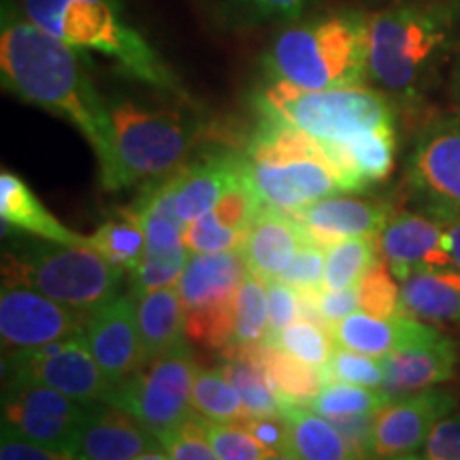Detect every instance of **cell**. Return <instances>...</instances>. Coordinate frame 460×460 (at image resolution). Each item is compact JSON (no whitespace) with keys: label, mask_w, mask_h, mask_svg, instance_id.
I'll return each instance as SVG.
<instances>
[{"label":"cell","mask_w":460,"mask_h":460,"mask_svg":"<svg viewBox=\"0 0 460 460\" xmlns=\"http://www.w3.org/2000/svg\"><path fill=\"white\" fill-rule=\"evenodd\" d=\"M0 17V75L4 88L31 105L68 119L96 154L102 188L118 192L113 119L107 101L92 82L82 49L39 28L13 0H4Z\"/></svg>","instance_id":"1"},{"label":"cell","mask_w":460,"mask_h":460,"mask_svg":"<svg viewBox=\"0 0 460 460\" xmlns=\"http://www.w3.org/2000/svg\"><path fill=\"white\" fill-rule=\"evenodd\" d=\"M269 82L298 90L365 85L369 77V15L332 11L286 28L262 58Z\"/></svg>","instance_id":"2"},{"label":"cell","mask_w":460,"mask_h":460,"mask_svg":"<svg viewBox=\"0 0 460 460\" xmlns=\"http://www.w3.org/2000/svg\"><path fill=\"white\" fill-rule=\"evenodd\" d=\"M460 26V4L450 0L401 3L369 15V79L396 96L427 88Z\"/></svg>","instance_id":"3"},{"label":"cell","mask_w":460,"mask_h":460,"mask_svg":"<svg viewBox=\"0 0 460 460\" xmlns=\"http://www.w3.org/2000/svg\"><path fill=\"white\" fill-rule=\"evenodd\" d=\"M243 156L247 181L264 207L296 214L343 194L341 177L324 146L295 126L261 115Z\"/></svg>","instance_id":"4"},{"label":"cell","mask_w":460,"mask_h":460,"mask_svg":"<svg viewBox=\"0 0 460 460\" xmlns=\"http://www.w3.org/2000/svg\"><path fill=\"white\" fill-rule=\"evenodd\" d=\"M22 11L45 32L71 45L113 58L130 77L181 94L175 73L124 17L118 0H22Z\"/></svg>","instance_id":"5"},{"label":"cell","mask_w":460,"mask_h":460,"mask_svg":"<svg viewBox=\"0 0 460 460\" xmlns=\"http://www.w3.org/2000/svg\"><path fill=\"white\" fill-rule=\"evenodd\" d=\"M124 273L94 247L39 237L13 245L3 261V284L28 286L85 314L119 296Z\"/></svg>","instance_id":"6"},{"label":"cell","mask_w":460,"mask_h":460,"mask_svg":"<svg viewBox=\"0 0 460 460\" xmlns=\"http://www.w3.org/2000/svg\"><path fill=\"white\" fill-rule=\"evenodd\" d=\"M256 111L303 130L320 143H345L367 132L394 126L384 92L367 85L335 90H298L271 82L256 94Z\"/></svg>","instance_id":"7"},{"label":"cell","mask_w":460,"mask_h":460,"mask_svg":"<svg viewBox=\"0 0 460 460\" xmlns=\"http://www.w3.org/2000/svg\"><path fill=\"white\" fill-rule=\"evenodd\" d=\"M115 132L119 190L180 171L200 137V122L177 109L149 107L128 96L107 101Z\"/></svg>","instance_id":"8"},{"label":"cell","mask_w":460,"mask_h":460,"mask_svg":"<svg viewBox=\"0 0 460 460\" xmlns=\"http://www.w3.org/2000/svg\"><path fill=\"white\" fill-rule=\"evenodd\" d=\"M250 269L241 250L190 254L177 288L186 307V335L205 348L226 349L233 339L234 301Z\"/></svg>","instance_id":"9"},{"label":"cell","mask_w":460,"mask_h":460,"mask_svg":"<svg viewBox=\"0 0 460 460\" xmlns=\"http://www.w3.org/2000/svg\"><path fill=\"white\" fill-rule=\"evenodd\" d=\"M197 365L183 341L169 354L147 362L139 373L113 388L109 402L135 416L160 441L192 416V384Z\"/></svg>","instance_id":"10"},{"label":"cell","mask_w":460,"mask_h":460,"mask_svg":"<svg viewBox=\"0 0 460 460\" xmlns=\"http://www.w3.org/2000/svg\"><path fill=\"white\" fill-rule=\"evenodd\" d=\"M407 188L420 214L439 224L460 217V118L429 122L407 156Z\"/></svg>","instance_id":"11"},{"label":"cell","mask_w":460,"mask_h":460,"mask_svg":"<svg viewBox=\"0 0 460 460\" xmlns=\"http://www.w3.org/2000/svg\"><path fill=\"white\" fill-rule=\"evenodd\" d=\"M4 382H32L60 390L82 402L111 399L113 384L101 371L85 335L34 349H13L3 362Z\"/></svg>","instance_id":"12"},{"label":"cell","mask_w":460,"mask_h":460,"mask_svg":"<svg viewBox=\"0 0 460 460\" xmlns=\"http://www.w3.org/2000/svg\"><path fill=\"white\" fill-rule=\"evenodd\" d=\"M88 402L32 382H4L3 429L51 450L73 452Z\"/></svg>","instance_id":"13"},{"label":"cell","mask_w":460,"mask_h":460,"mask_svg":"<svg viewBox=\"0 0 460 460\" xmlns=\"http://www.w3.org/2000/svg\"><path fill=\"white\" fill-rule=\"evenodd\" d=\"M90 315L28 286L3 284L0 292V337L9 352L84 335Z\"/></svg>","instance_id":"14"},{"label":"cell","mask_w":460,"mask_h":460,"mask_svg":"<svg viewBox=\"0 0 460 460\" xmlns=\"http://www.w3.org/2000/svg\"><path fill=\"white\" fill-rule=\"evenodd\" d=\"M456 399L452 393L427 388L393 399L377 411L373 427V458L386 460L416 452L427 444L430 430L450 416Z\"/></svg>","instance_id":"15"},{"label":"cell","mask_w":460,"mask_h":460,"mask_svg":"<svg viewBox=\"0 0 460 460\" xmlns=\"http://www.w3.org/2000/svg\"><path fill=\"white\" fill-rule=\"evenodd\" d=\"M84 335L92 356L113 388L146 367V349L137 320V298L130 292L92 312Z\"/></svg>","instance_id":"16"},{"label":"cell","mask_w":460,"mask_h":460,"mask_svg":"<svg viewBox=\"0 0 460 460\" xmlns=\"http://www.w3.org/2000/svg\"><path fill=\"white\" fill-rule=\"evenodd\" d=\"M433 217L401 211L393 214L382 233L377 234V250L382 261L399 281L411 273L427 269L452 267L447 252V233Z\"/></svg>","instance_id":"17"},{"label":"cell","mask_w":460,"mask_h":460,"mask_svg":"<svg viewBox=\"0 0 460 460\" xmlns=\"http://www.w3.org/2000/svg\"><path fill=\"white\" fill-rule=\"evenodd\" d=\"M384 386L390 399L433 388L454 377L458 365L456 343L430 329L384 356Z\"/></svg>","instance_id":"18"},{"label":"cell","mask_w":460,"mask_h":460,"mask_svg":"<svg viewBox=\"0 0 460 460\" xmlns=\"http://www.w3.org/2000/svg\"><path fill=\"white\" fill-rule=\"evenodd\" d=\"M160 446V439L135 416L113 402H90L73 446L77 460H132Z\"/></svg>","instance_id":"19"},{"label":"cell","mask_w":460,"mask_h":460,"mask_svg":"<svg viewBox=\"0 0 460 460\" xmlns=\"http://www.w3.org/2000/svg\"><path fill=\"white\" fill-rule=\"evenodd\" d=\"M292 216L303 226L307 241L329 250L343 239L377 237L393 211L384 200L332 194Z\"/></svg>","instance_id":"20"},{"label":"cell","mask_w":460,"mask_h":460,"mask_svg":"<svg viewBox=\"0 0 460 460\" xmlns=\"http://www.w3.org/2000/svg\"><path fill=\"white\" fill-rule=\"evenodd\" d=\"M245 177V156L234 152H217L183 164L172 172L175 207L186 224L209 214L230 188Z\"/></svg>","instance_id":"21"},{"label":"cell","mask_w":460,"mask_h":460,"mask_svg":"<svg viewBox=\"0 0 460 460\" xmlns=\"http://www.w3.org/2000/svg\"><path fill=\"white\" fill-rule=\"evenodd\" d=\"M303 243H307V234L295 216L261 205L247 228L241 254L250 273L271 281L279 279Z\"/></svg>","instance_id":"22"},{"label":"cell","mask_w":460,"mask_h":460,"mask_svg":"<svg viewBox=\"0 0 460 460\" xmlns=\"http://www.w3.org/2000/svg\"><path fill=\"white\" fill-rule=\"evenodd\" d=\"M0 217L4 228L68 245H90V239L65 226L15 172H0Z\"/></svg>","instance_id":"23"},{"label":"cell","mask_w":460,"mask_h":460,"mask_svg":"<svg viewBox=\"0 0 460 460\" xmlns=\"http://www.w3.org/2000/svg\"><path fill=\"white\" fill-rule=\"evenodd\" d=\"M401 314L430 324L460 326V271L427 269L402 279Z\"/></svg>","instance_id":"24"},{"label":"cell","mask_w":460,"mask_h":460,"mask_svg":"<svg viewBox=\"0 0 460 460\" xmlns=\"http://www.w3.org/2000/svg\"><path fill=\"white\" fill-rule=\"evenodd\" d=\"M429 329L430 324L427 322L405 314H396L393 318H376L365 312H354L332 329V337L343 348L384 358L411 339L422 337Z\"/></svg>","instance_id":"25"},{"label":"cell","mask_w":460,"mask_h":460,"mask_svg":"<svg viewBox=\"0 0 460 460\" xmlns=\"http://www.w3.org/2000/svg\"><path fill=\"white\" fill-rule=\"evenodd\" d=\"M137 320L147 362L172 352L186 341V307L177 284L141 296L137 301Z\"/></svg>","instance_id":"26"},{"label":"cell","mask_w":460,"mask_h":460,"mask_svg":"<svg viewBox=\"0 0 460 460\" xmlns=\"http://www.w3.org/2000/svg\"><path fill=\"white\" fill-rule=\"evenodd\" d=\"M288 420V450L301 460H365L331 420L307 405H281Z\"/></svg>","instance_id":"27"},{"label":"cell","mask_w":460,"mask_h":460,"mask_svg":"<svg viewBox=\"0 0 460 460\" xmlns=\"http://www.w3.org/2000/svg\"><path fill=\"white\" fill-rule=\"evenodd\" d=\"M224 358L226 360H224L222 369L241 394L247 416L267 418L281 416L284 413L281 411L278 394L273 393L267 373H264L261 360V345H254V348L224 349Z\"/></svg>","instance_id":"28"},{"label":"cell","mask_w":460,"mask_h":460,"mask_svg":"<svg viewBox=\"0 0 460 460\" xmlns=\"http://www.w3.org/2000/svg\"><path fill=\"white\" fill-rule=\"evenodd\" d=\"M261 360L281 405H307L324 388V371L278 345H261Z\"/></svg>","instance_id":"29"},{"label":"cell","mask_w":460,"mask_h":460,"mask_svg":"<svg viewBox=\"0 0 460 460\" xmlns=\"http://www.w3.org/2000/svg\"><path fill=\"white\" fill-rule=\"evenodd\" d=\"M88 239L90 247H94L109 262L122 267L126 273L135 271L146 256V230L130 207L102 222Z\"/></svg>","instance_id":"30"},{"label":"cell","mask_w":460,"mask_h":460,"mask_svg":"<svg viewBox=\"0 0 460 460\" xmlns=\"http://www.w3.org/2000/svg\"><path fill=\"white\" fill-rule=\"evenodd\" d=\"M192 411L209 422H241L250 418L241 394L222 367H197L192 384Z\"/></svg>","instance_id":"31"},{"label":"cell","mask_w":460,"mask_h":460,"mask_svg":"<svg viewBox=\"0 0 460 460\" xmlns=\"http://www.w3.org/2000/svg\"><path fill=\"white\" fill-rule=\"evenodd\" d=\"M269 335V295L267 284L250 273L241 284L234 301L233 339L226 349L254 348L267 341Z\"/></svg>","instance_id":"32"},{"label":"cell","mask_w":460,"mask_h":460,"mask_svg":"<svg viewBox=\"0 0 460 460\" xmlns=\"http://www.w3.org/2000/svg\"><path fill=\"white\" fill-rule=\"evenodd\" d=\"M393 401L382 388L356 386V384L331 382L307 402V407L326 420L362 416L382 411Z\"/></svg>","instance_id":"33"},{"label":"cell","mask_w":460,"mask_h":460,"mask_svg":"<svg viewBox=\"0 0 460 460\" xmlns=\"http://www.w3.org/2000/svg\"><path fill=\"white\" fill-rule=\"evenodd\" d=\"M376 237L343 239L326 250L324 288L329 290H348L356 288L367 269L377 261Z\"/></svg>","instance_id":"34"},{"label":"cell","mask_w":460,"mask_h":460,"mask_svg":"<svg viewBox=\"0 0 460 460\" xmlns=\"http://www.w3.org/2000/svg\"><path fill=\"white\" fill-rule=\"evenodd\" d=\"M360 312L376 318H393L401 314V288L394 284V275L384 261H376L356 286Z\"/></svg>","instance_id":"35"},{"label":"cell","mask_w":460,"mask_h":460,"mask_svg":"<svg viewBox=\"0 0 460 460\" xmlns=\"http://www.w3.org/2000/svg\"><path fill=\"white\" fill-rule=\"evenodd\" d=\"M324 382L356 384V386L382 388L384 386V360L377 356L360 354L348 348L332 349L329 362L324 365Z\"/></svg>","instance_id":"36"},{"label":"cell","mask_w":460,"mask_h":460,"mask_svg":"<svg viewBox=\"0 0 460 460\" xmlns=\"http://www.w3.org/2000/svg\"><path fill=\"white\" fill-rule=\"evenodd\" d=\"M262 345H278V348L286 349V352L296 356V358L307 362V365L320 367V369H324V365L329 362L332 354L324 326L309 320L292 322L288 329L278 332L271 341Z\"/></svg>","instance_id":"37"},{"label":"cell","mask_w":460,"mask_h":460,"mask_svg":"<svg viewBox=\"0 0 460 460\" xmlns=\"http://www.w3.org/2000/svg\"><path fill=\"white\" fill-rule=\"evenodd\" d=\"M190 258L188 247L186 250L172 252V254L163 256H143L139 267L130 273V295L139 301L141 296L149 295L158 288L175 286L180 281L183 269H186Z\"/></svg>","instance_id":"38"},{"label":"cell","mask_w":460,"mask_h":460,"mask_svg":"<svg viewBox=\"0 0 460 460\" xmlns=\"http://www.w3.org/2000/svg\"><path fill=\"white\" fill-rule=\"evenodd\" d=\"M205 430L220 460H264L269 454H273L239 422L205 420Z\"/></svg>","instance_id":"39"},{"label":"cell","mask_w":460,"mask_h":460,"mask_svg":"<svg viewBox=\"0 0 460 460\" xmlns=\"http://www.w3.org/2000/svg\"><path fill=\"white\" fill-rule=\"evenodd\" d=\"M183 241L190 254H216V252L241 250L245 241V233L228 228L220 224L214 211L200 216L199 220L190 222L183 233Z\"/></svg>","instance_id":"40"},{"label":"cell","mask_w":460,"mask_h":460,"mask_svg":"<svg viewBox=\"0 0 460 460\" xmlns=\"http://www.w3.org/2000/svg\"><path fill=\"white\" fill-rule=\"evenodd\" d=\"M163 447L171 460H220L205 430V420L192 413L180 429L166 435Z\"/></svg>","instance_id":"41"},{"label":"cell","mask_w":460,"mask_h":460,"mask_svg":"<svg viewBox=\"0 0 460 460\" xmlns=\"http://www.w3.org/2000/svg\"><path fill=\"white\" fill-rule=\"evenodd\" d=\"M324 271H326V247L318 243L301 245L288 269L279 275L281 281L295 286L296 290H318L324 286Z\"/></svg>","instance_id":"42"},{"label":"cell","mask_w":460,"mask_h":460,"mask_svg":"<svg viewBox=\"0 0 460 460\" xmlns=\"http://www.w3.org/2000/svg\"><path fill=\"white\" fill-rule=\"evenodd\" d=\"M264 284L269 295V335L264 343H269L278 332L296 322V315H301V295L295 286L281 279L264 281Z\"/></svg>","instance_id":"43"},{"label":"cell","mask_w":460,"mask_h":460,"mask_svg":"<svg viewBox=\"0 0 460 460\" xmlns=\"http://www.w3.org/2000/svg\"><path fill=\"white\" fill-rule=\"evenodd\" d=\"M427 460H460V413L446 416L424 444Z\"/></svg>","instance_id":"44"},{"label":"cell","mask_w":460,"mask_h":460,"mask_svg":"<svg viewBox=\"0 0 460 460\" xmlns=\"http://www.w3.org/2000/svg\"><path fill=\"white\" fill-rule=\"evenodd\" d=\"M315 301H318V312L324 320L326 326H335L349 314L358 312V290L356 288H348V290H329V288H318L315 290Z\"/></svg>","instance_id":"45"},{"label":"cell","mask_w":460,"mask_h":460,"mask_svg":"<svg viewBox=\"0 0 460 460\" xmlns=\"http://www.w3.org/2000/svg\"><path fill=\"white\" fill-rule=\"evenodd\" d=\"M0 460H77L73 454L51 450V447L39 446L24 437L3 429L0 433Z\"/></svg>","instance_id":"46"},{"label":"cell","mask_w":460,"mask_h":460,"mask_svg":"<svg viewBox=\"0 0 460 460\" xmlns=\"http://www.w3.org/2000/svg\"><path fill=\"white\" fill-rule=\"evenodd\" d=\"M239 424H243V427L271 452L288 450V420L284 413H281V416L267 418H245L241 420Z\"/></svg>","instance_id":"47"},{"label":"cell","mask_w":460,"mask_h":460,"mask_svg":"<svg viewBox=\"0 0 460 460\" xmlns=\"http://www.w3.org/2000/svg\"><path fill=\"white\" fill-rule=\"evenodd\" d=\"M250 7L261 11L262 15L281 17V20H295L312 7L314 0H245Z\"/></svg>","instance_id":"48"},{"label":"cell","mask_w":460,"mask_h":460,"mask_svg":"<svg viewBox=\"0 0 460 460\" xmlns=\"http://www.w3.org/2000/svg\"><path fill=\"white\" fill-rule=\"evenodd\" d=\"M447 233V252H450L452 267L460 271V217L450 224H446Z\"/></svg>","instance_id":"49"},{"label":"cell","mask_w":460,"mask_h":460,"mask_svg":"<svg viewBox=\"0 0 460 460\" xmlns=\"http://www.w3.org/2000/svg\"><path fill=\"white\" fill-rule=\"evenodd\" d=\"M132 460H171V458H169V454H166V450L163 447V444H160L156 447H152V450L139 454V456L132 458Z\"/></svg>","instance_id":"50"},{"label":"cell","mask_w":460,"mask_h":460,"mask_svg":"<svg viewBox=\"0 0 460 460\" xmlns=\"http://www.w3.org/2000/svg\"><path fill=\"white\" fill-rule=\"evenodd\" d=\"M264 460H301V458H296L295 454H290V452H273V454H269Z\"/></svg>","instance_id":"51"},{"label":"cell","mask_w":460,"mask_h":460,"mask_svg":"<svg viewBox=\"0 0 460 460\" xmlns=\"http://www.w3.org/2000/svg\"><path fill=\"white\" fill-rule=\"evenodd\" d=\"M454 99H456V105L460 109V65L456 68V75H454Z\"/></svg>","instance_id":"52"},{"label":"cell","mask_w":460,"mask_h":460,"mask_svg":"<svg viewBox=\"0 0 460 460\" xmlns=\"http://www.w3.org/2000/svg\"><path fill=\"white\" fill-rule=\"evenodd\" d=\"M386 460H422V458L411 456V454H405V456H394V458H386Z\"/></svg>","instance_id":"53"}]
</instances>
